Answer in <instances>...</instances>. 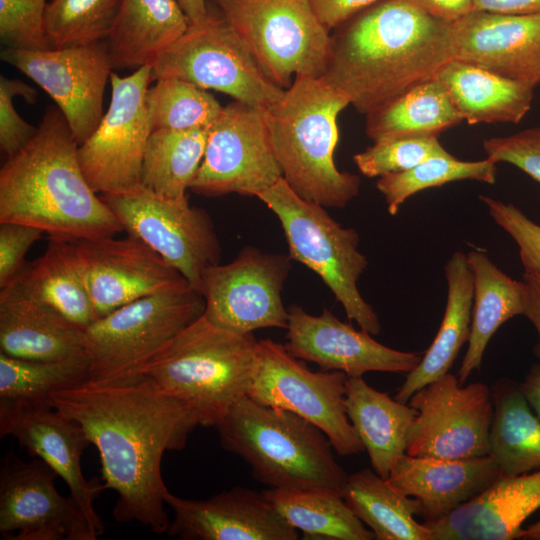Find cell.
<instances>
[{
    "instance_id": "obj_11",
    "label": "cell",
    "mask_w": 540,
    "mask_h": 540,
    "mask_svg": "<svg viewBox=\"0 0 540 540\" xmlns=\"http://www.w3.org/2000/svg\"><path fill=\"white\" fill-rule=\"evenodd\" d=\"M342 371L313 372L272 339L258 341L248 394L257 403L290 411L320 428L340 456L364 451L345 407Z\"/></svg>"
},
{
    "instance_id": "obj_48",
    "label": "cell",
    "mask_w": 540,
    "mask_h": 540,
    "mask_svg": "<svg viewBox=\"0 0 540 540\" xmlns=\"http://www.w3.org/2000/svg\"><path fill=\"white\" fill-rule=\"evenodd\" d=\"M379 0H310L321 23L331 32L360 10Z\"/></svg>"
},
{
    "instance_id": "obj_27",
    "label": "cell",
    "mask_w": 540,
    "mask_h": 540,
    "mask_svg": "<svg viewBox=\"0 0 540 540\" xmlns=\"http://www.w3.org/2000/svg\"><path fill=\"white\" fill-rule=\"evenodd\" d=\"M434 78L445 88L462 119L471 125L520 122L531 107L538 85L458 59L446 62Z\"/></svg>"
},
{
    "instance_id": "obj_37",
    "label": "cell",
    "mask_w": 540,
    "mask_h": 540,
    "mask_svg": "<svg viewBox=\"0 0 540 540\" xmlns=\"http://www.w3.org/2000/svg\"><path fill=\"white\" fill-rule=\"evenodd\" d=\"M208 129L152 131L144 152L141 185L160 196H185L202 162Z\"/></svg>"
},
{
    "instance_id": "obj_53",
    "label": "cell",
    "mask_w": 540,
    "mask_h": 540,
    "mask_svg": "<svg viewBox=\"0 0 540 540\" xmlns=\"http://www.w3.org/2000/svg\"><path fill=\"white\" fill-rule=\"evenodd\" d=\"M186 15L189 24L203 21L209 13L206 0H175Z\"/></svg>"
},
{
    "instance_id": "obj_17",
    "label": "cell",
    "mask_w": 540,
    "mask_h": 540,
    "mask_svg": "<svg viewBox=\"0 0 540 540\" xmlns=\"http://www.w3.org/2000/svg\"><path fill=\"white\" fill-rule=\"evenodd\" d=\"M57 473L40 458L8 451L0 462V535L6 540H96L72 496L56 489Z\"/></svg>"
},
{
    "instance_id": "obj_35",
    "label": "cell",
    "mask_w": 540,
    "mask_h": 540,
    "mask_svg": "<svg viewBox=\"0 0 540 540\" xmlns=\"http://www.w3.org/2000/svg\"><path fill=\"white\" fill-rule=\"evenodd\" d=\"M462 120L445 88L432 78L366 115V134L374 142L395 137L439 136Z\"/></svg>"
},
{
    "instance_id": "obj_29",
    "label": "cell",
    "mask_w": 540,
    "mask_h": 540,
    "mask_svg": "<svg viewBox=\"0 0 540 540\" xmlns=\"http://www.w3.org/2000/svg\"><path fill=\"white\" fill-rule=\"evenodd\" d=\"M447 301L440 328L419 364L407 374L395 399L407 403L427 384L447 374L471 330L474 279L465 253L456 251L445 265Z\"/></svg>"
},
{
    "instance_id": "obj_8",
    "label": "cell",
    "mask_w": 540,
    "mask_h": 540,
    "mask_svg": "<svg viewBox=\"0 0 540 540\" xmlns=\"http://www.w3.org/2000/svg\"><path fill=\"white\" fill-rule=\"evenodd\" d=\"M202 294L186 279L126 304L84 329L89 381L115 384L203 315Z\"/></svg>"
},
{
    "instance_id": "obj_43",
    "label": "cell",
    "mask_w": 540,
    "mask_h": 540,
    "mask_svg": "<svg viewBox=\"0 0 540 540\" xmlns=\"http://www.w3.org/2000/svg\"><path fill=\"white\" fill-rule=\"evenodd\" d=\"M46 0H0V39L6 48L46 51Z\"/></svg>"
},
{
    "instance_id": "obj_49",
    "label": "cell",
    "mask_w": 540,
    "mask_h": 540,
    "mask_svg": "<svg viewBox=\"0 0 540 540\" xmlns=\"http://www.w3.org/2000/svg\"><path fill=\"white\" fill-rule=\"evenodd\" d=\"M433 17L454 22L474 10L475 0H413Z\"/></svg>"
},
{
    "instance_id": "obj_4",
    "label": "cell",
    "mask_w": 540,
    "mask_h": 540,
    "mask_svg": "<svg viewBox=\"0 0 540 540\" xmlns=\"http://www.w3.org/2000/svg\"><path fill=\"white\" fill-rule=\"evenodd\" d=\"M350 104L322 77L298 75L282 97L263 110L282 177L303 199L343 208L359 193V176L338 170L337 117Z\"/></svg>"
},
{
    "instance_id": "obj_45",
    "label": "cell",
    "mask_w": 540,
    "mask_h": 540,
    "mask_svg": "<svg viewBox=\"0 0 540 540\" xmlns=\"http://www.w3.org/2000/svg\"><path fill=\"white\" fill-rule=\"evenodd\" d=\"M37 91L19 79L0 77V148L10 157L21 150L36 134L38 127L27 123L16 112L15 96H22L29 104L37 101Z\"/></svg>"
},
{
    "instance_id": "obj_44",
    "label": "cell",
    "mask_w": 540,
    "mask_h": 540,
    "mask_svg": "<svg viewBox=\"0 0 540 540\" xmlns=\"http://www.w3.org/2000/svg\"><path fill=\"white\" fill-rule=\"evenodd\" d=\"M496 224L516 242L524 274L540 282V225L519 208L489 196H479Z\"/></svg>"
},
{
    "instance_id": "obj_1",
    "label": "cell",
    "mask_w": 540,
    "mask_h": 540,
    "mask_svg": "<svg viewBox=\"0 0 540 540\" xmlns=\"http://www.w3.org/2000/svg\"><path fill=\"white\" fill-rule=\"evenodd\" d=\"M53 406L76 421L101 461L105 489L117 493L113 517L167 533L169 491L162 477L166 451L182 450L200 426L196 411L145 378L116 384L86 382L51 395Z\"/></svg>"
},
{
    "instance_id": "obj_40",
    "label": "cell",
    "mask_w": 540,
    "mask_h": 540,
    "mask_svg": "<svg viewBox=\"0 0 540 540\" xmlns=\"http://www.w3.org/2000/svg\"><path fill=\"white\" fill-rule=\"evenodd\" d=\"M146 104L151 132L210 128L223 108L205 89L177 78L156 80Z\"/></svg>"
},
{
    "instance_id": "obj_38",
    "label": "cell",
    "mask_w": 540,
    "mask_h": 540,
    "mask_svg": "<svg viewBox=\"0 0 540 540\" xmlns=\"http://www.w3.org/2000/svg\"><path fill=\"white\" fill-rule=\"evenodd\" d=\"M87 355L60 360H30L0 352V399L52 405L51 395L89 381Z\"/></svg>"
},
{
    "instance_id": "obj_26",
    "label": "cell",
    "mask_w": 540,
    "mask_h": 540,
    "mask_svg": "<svg viewBox=\"0 0 540 540\" xmlns=\"http://www.w3.org/2000/svg\"><path fill=\"white\" fill-rule=\"evenodd\" d=\"M0 352L45 361L86 355L84 329L42 302L1 290Z\"/></svg>"
},
{
    "instance_id": "obj_28",
    "label": "cell",
    "mask_w": 540,
    "mask_h": 540,
    "mask_svg": "<svg viewBox=\"0 0 540 540\" xmlns=\"http://www.w3.org/2000/svg\"><path fill=\"white\" fill-rule=\"evenodd\" d=\"M345 407L372 469L388 479L397 461L406 453L408 432L417 410L374 389L362 377H348Z\"/></svg>"
},
{
    "instance_id": "obj_2",
    "label": "cell",
    "mask_w": 540,
    "mask_h": 540,
    "mask_svg": "<svg viewBox=\"0 0 540 540\" xmlns=\"http://www.w3.org/2000/svg\"><path fill=\"white\" fill-rule=\"evenodd\" d=\"M332 31L322 78L365 116L434 78L453 58L451 22L413 0H379Z\"/></svg>"
},
{
    "instance_id": "obj_7",
    "label": "cell",
    "mask_w": 540,
    "mask_h": 540,
    "mask_svg": "<svg viewBox=\"0 0 540 540\" xmlns=\"http://www.w3.org/2000/svg\"><path fill=\"white\" fill-rule=\"evenodd\" d=\"M256 197L278 218L291 260L304 264L322 279L350 321L378 335V315L357 284L368 265L358 249V232L339 224L325 207L300 197L283 177Z\"/></svg>"
},
{
    "instance_id": "obj_46",
    "label": "cell",
    "mask_w": 540,
    "mask_h": 540,
    "mask_svg": "<svg viewBox=\"0 0 540 540\" xmlns=\"http://www.w3.org/2000/svg\"><path fill=\"white\" fill-rule=\"evenodd\" d=\"M483 148L494 163H510L540 182V128L486 139Z\"/></svg>"
},
{
    "instance_id": "obj_52",
    "label": "cell",
    "mask_w": 540,
    "mask_h": 540,
    "mask_svg": "<svg viewBox=\"0 0 540 540\" xmlns=\"http://www.w3.org/2000/svg\"><path fill=\"white\" fill-rule=\"evenodd\" d=\"M527 402L540 420V364H534L519 384Z\"/></svg>"
},
{
    "instance_id": "obj_20",
    "label": "cell",
    "mask_w": 540,
    "mask_h": 540,
    "mask_svg": "<svg viewBox=\"0 0 540 540\" xmlns=\"http://www.w3.org/2000/svg\"><path fill=\"white\" fill-rule=\"evenodd\" d=\"M0 436L14 437L31 457L51 467L66 483L96 534L104 533L94 501L105 487L100 478L87 480L83 475L81 456L90 442L76 421L52 405L0 399Z\"/></svg>"
},
{
    "instance_id": "obj_6",
    "label": "cell",
    "mask_w": 540,
    "mask_h": 540,
    "mask_svg": "<svg viewBox=\"0 0 540 540\" xmlns=\"http://www.w3.org/2000/svg\"><path fill=\"white\" fill-rule=\"evenodd\" d=\"M216 428L223 448L244 459L254 478L269 488L341 493L347 480L327 435L290 411L244 396Z\"/></svg>"
},
{
    "instance_id": "obj_54",
    "label": "cell",
    "mask_w": 540,
    "mask_h": 540,
    "mask_svg": "<svg viewBox=\"0 0 540 540\" xmlns=\"http://www.w3.org/2000/svg\"><path fill=\"white\" fill-rule=\"evenodd\" d=\"M519 539L540 540V520L525 529L523 528Z\"/></svg>"
},
{
    "instance_id": "obj_23",
    "label": "cell",
    "mask_w": 540,
    "mask_h": 540,
    "mask_svg": "<svg viewBox=\"0 0 540 540\" xmlns=\"http://www.w3.org/2000/svg\"><path fill=\"white\" fill-rule=\"evenodd\" d=\"M452 59L503 76L540 82V12L524 15L474 10L451 22Z\"/></svg>"
},
{
    "instance_id": "obj_3",
    "label": "cell",
    "mask_w": 540,
    "mask_h": 540,
    "mask_svg": "<svg viewBox=\"0 0 540 540\" xmlns=\"http://www.w3.org/2000/svg\"><path fill=\"white\" fill-rule=\"evenodd\" d=\"M39 228L64 241L114 236L118 219L88 183L61 110L48 107L33 138L0 170V223Z\"/></svg>"
},
{
    "instance_id": "obj_31",
    "label": "cell",
    "mask_w": 540,
    "mask_h": 540,
    "mask_svg": "<svg viewBox=\"0 0 540 540\" xmlns=\"http://www.w3.org/2000/svg\"><path fill=\"white\" fill-rule=\"evenodd\" d=\"M473 273L474 295L468 347L458 371L460 384L479 371L486 347L498 328L507 320L523 315L526 284L501 271L482 249L467 254Z\"/></svg>"
},
{
    "instance_id": "obj_22",
    "label": "cell",
    "mask_w": 540,
    "mask_h": 540,
    "mask_svg": "<svg viewBox=\"0 0 540 540\" xmlns=\"http://www.w3.org/2000/svg\"><path fill=\"white\" fill-rule=\"evenodd\" d=\"M173 511L167 534L181 540H296L298 531L269 504L262 492L235 486L204 500L167 492Z\"/></svg>"
},
{
    "instance_id": "obj_12",
    "label": "cell",
    "mask_w": 540,
    "mask_h": 540,
    "mask_svg": "<svg viewBox=\"0 0 540 540\" xmlns=\"http://www.w3.org/2000/svg\"><path fill=\"white\" fill-rule=\"evenodd\" d=\"M124 231L157 253L200 292L204 271L220 263L212 220L187 196H160L143 185L100 196Z\"/></svg>"
},
{
    "instance_id": "obj_21",
    "label": "cell",
    "mask_w": 540,
    "mask_h": 540,
    "mask_svg": "<svg viewBox=\"0 0 540 540\" xmlns=\"http://www.w3.org/2000/svg\"><path fill=\"white\" fill-rule=\"evenodd\" d=\"M287 309L285 349L323 371H342L348 377H362L370 371L408 374L423 357L421 352L399 351L379 343L368 332L340 321L327 308L318 316L295 304Z\"/></svg>"
},
{
    "instance_id": "obj_41",
    "label": "cell",
    "mask_w": 540,
    "mask_h": 540,
    "mask_svg": "<svg viewBox=\"0 0 540 540\" xmlns=\"http://www.w3.org/2000/svg\"><path fill=\"white\" fill-rule=\"evenodd\" d=\"M122 0H51L45 25L51 49L89 45L110 36Z\"/></svg>"
},
{
    "instance_id": "obj_25",
    "label": "cell",
    "mask_w": 540,
    "mask_h": 540,
    "mask_svg": "<svg viewBox=\"0 0 540 540\" xmlns=\"http://www.w3.org/2000/svg\"><path fill=\"white\" fill-rule=\"evenodd\" d=\"M501 475L489 454L444 459L405 453L386 480L394 489L417 501L424 522H434L478 495Z\"/></svg>"
},
{
    "instance_id": "obj_30",
    "label": "cell",
    "mask_w": 540,
    "mask_h": 540,
    "mask_svg": "<svg viewBox=\"0 0 540 540\" xmlns=\"http://www.w3.org/2000/svg\"><path fill=\"white\" fill-rule=\"evenodd\" d=\"M175 0H122L106 40L113 69H138L157 57L188 28Z\"/></svg>"
},
{
    "instance_id": "obj_9",
    "label": "cell",
    "mask_w": 540,
    "mask_h": 540,
    "mask_svg": "<svg viewBox=\"0 0 540 540\" xmlns=\"http://www.w3.org/2000/svg\"><path fill=\"white\" fill-rule=\"evenodd\" d=\"M265 75L287 89L298 75L323 77L331 32L310 0H213Z\"/></svg>"
},
{
    "instance_id": "obj_51",
    "label": "cell",
    "mask_w": 540,
    "mask_h": 540,
    "mask_svg": "<svg viewBox=\"0 0 540 540\" xmlns=\"http://www.w3.org/2000/svg\"><path fill=\"white\" fill-rule=\"evenodd\" d=\"M526 284V300L523 315L534 325L540 338V282L523 275ZM535 354L540 360V341L535 347Z\"/></svg>"
},
{
    "instance_id": "obj_47",
    "label": "cell",
    "mask_w": 540,
    "mask_h": 540,
    "mask_svg": "<svg viewBox=\"0 0 540 540\" xmlns=\"http://www.w3.org/2000/svg\"><path fill=\"white\" fill-rule=\"evenodd\" d=\"M44 232L14 222L0 223V288H4L25 266L24 257Z\"/></svg>"
},
{
    "instance_id": "obj_16",
    "label": "cell",
    "mask_w": 540,
    "mask_h": 540,
    "mask_svg": "<svg viewBox=\"0 0 540 540\" xmlns=\"http://www.w3.org/2000/svg\"><path fill=\"white\" fill-rule=\"evenodd\" d=\"M408 404L417 415L408 432L407 455L464 459L489 454L493 400L484 383L463 386L448 372L416 391Z\"/></svg>"
},
{
    "instance_id": "obj_34",
    "label": "cell",
    "mask_w": 540,
    "mask_h": 540,
    "mask_svg": "<svg viewBox=\"0 0 540 540\" xmlns=\"http://www.w3.org/2000/svg\"><path fill=\"white\" fill-rule=\"evenodd\" d=\"M341 496L354 515L374 533L376 540H429L430 530L415 519V499L394 489L373 469L349 474Z\"/></svg>"
},
{
    "instance_id": "obj_24",
    "label": "cell",
    "mask_w": 540,
    "mask_h": 540,
    "mask_svg": "<svg viewBox=\"0 0 540 540\" xmlns=\"http://www.w3.org/2000/svg\"><path fill=\"white\" fill-rule=\"evenodd\" d=\"M540 508V470L501 475L478 495L434 522L429 540L519 539L524 521Z\"/></svg>"
},
{
    "instance_id": "obj_50",
    "label": "cell",
    "mask_w": 540,
    "mask_h": 540,
    "mask_svg": "<svg viewBox=\"0 0 540 540\" xmlns=\"http://www.w3.org/2000/svg\"><path fill=\"white\" fill-rule=\"evenodd\" d=\"M474 10L512 15L533 14L540 12V0H475Z\"/></svg>"
},
{
    "instance_id": "obj_5",
    "label": "cell",
    "mask_w": 540,
    "mask_h": 540,
    "mask_svg": "<svg viewBox=\"0 0 540 540\" xmlns=\"http://www.w3.org/2000/svg\"><path fill=\"white\" fill-rule=\"evenodd\" d=\"M257 345L252 333L231 332L202 315L118 383L148 379L191 406L200 426L216 427L247 396Z\"/></svg>"
},
{
    "instance_id": "obj_18",
    "label": "cell",
    "mask_w": 540,
    "mask_h": 540,
    "mask_svg": "<svg viewBox=\"0 0 540 540\" xmlns=\"http://www.w3.org/2000/svg\"><path fill=\"white\" fill-rule=\"evenodd\" d=\"M1 60L24 73L57 104L81 145L103 118V95L113 69L106 41L46 51L5 48Z\"/></svg>"
},
{
    "instance_id": "obj_13",
    "label": "cell",
    "mask_w": 540,
    "mask_h": 540,
    "mask_svg": "<svg viewBox=\"0 0 540 540\" xmlns=\"http://www.w3.org/2000/svg\"><path fill=\"white\" fill-rule=\"evenodd\" d=\"M291 269L289 255L244 247L227 264L208 267L201 279L204 317L237 334L287 329L289 312L281 293Z\"/></svg>"
},
{
    "instance_id": "obj_10",
    "label": "cell",
    "mask_w": 540,
    "mask_h": 540,
    "mask_svg": "<svg viewBox=\"0 0 540 540\" xmlns=\"http://www.w3.org/2000/svg\"><path fill=\"white\" fill-rule=\"evenodd\" d=\"M177 78L266 110L285 89L272 82L230 24L209 7L208 16L167 47L152 64L151 80Z\"/></svg>"
},
{
    "instance_id": "obj_15",
    "label": "cell",
    "mask_w": 540,
    "mask_h": 540,
    "mask_svg": "<svg viewBox=\"0 0 540 540\" xmlns=\"http://www.w3.org/2000/svg\"><path fill=\"white\" fill-rule=\"evenodd\" d=\"M282 178L262 109L234 101L210 126L193 192L257 196Z\"/></svg>"
},
{
    "instance_id": "obj_19",
    "label": "cell",
    "mask_w": 540,
    "mask_h": 540,
    "mask_svg": "<svg viewBox=\"0 0 540 540\" xmlns=\"http://www.w3.org/2000/svg\"><path fill=\"white\" fill-rule=\"evenodd\" d=\"M98 318L183 279L140 240L113 236L68 241Z\"/></svg>"
},
{
    "instance_id": "obj_33",
    "label": "cell",
    "mask_w": 540,
    "mask_h": 540,
    "mask_svg": "<svg viewBox=\"0 0 540 540\" xmlns=\"http://www.w3.org/2000/svg\"><path fill=\"white\" fill-rule=\"evenodd\" d=\"M493 417L489 455L503 475H521L540 470V420L519 384L508 378L491 388Z\"/></svg>"
},
{
    "instance_id": "obj_32",
    "label": "cell",
    "mask_w": 540,
    "mask_h": 540,
    "mask_svg": "<svg viewBox=\"0 0 540 540\" xmlns=\"http://www.w3.org/2000/svg\"><path fill=\"white\" fill-rule=\"evenodd\" d=\"M1 290L42 302L82 329L98 319L68 241L50 238L43 255Z\"/></svg>"
},
{
    "instance_id": "obj_14",
    "label": "cell",
    "mask_w": 540,
    "mask_h": 540,
    "mask_svg": "<svg viewBox=\"0 0 540 540\" xmlns=\"http://www.w3.org/2000/svg\"><path fill=\"white\" fill-rule=\"evenodd\" d=\"M152 65L126 77L110 74L111 102L91 134L78 146L82 171L97 193H117L141 185L144 152L151 134L146 93Z\"/></svg>"
},
{
    "instance_id": "obj_42",
    "label": "cell",
    "mask_w": 540,
    "mask_h": 540,
    "mask_svg": "<svg viewBox=\"0 0 540 540\" xmlns=\"http://www.w3.org/2000/svg\"><path fill=\"white\" fill-rule=\"evenodd\" d=\"M449 154L438 136H409L376 141L355 154L353 160L363 175L372 178L405 171L429 158Z\"/></svg>"
},
{
    "instance_id": "obj_36",
    "label": "cell",
    "mask_w": 540,
    "mask_h": 540,
    "mask_svg": "<svg viewBox=\"0 0 540 540\" xmlns=\"http://www.w3.org/2000/svg\"><path fill=\"white\" fill-rule=\"evenodd\" d=\"M269 504L306 539L373 540L374 533L347 506L341 493L331 489L268 488Z\"/></svg>"
},
{
    "instance_id": "obj_39",
    "label": "cell",
    "mask_w": 540,
    "mask_h": 540,
    "mask_svg": "<svg viewBox=\"0 0 540 540\" xmlns=\"http://www.w3.org/2000/svg\"><path fill=\"white\" fill-rule=\"evenodd\" d=\"M496 173V163L488 158L461 161L449 154L429 158L405 171L381 176L376 187L385 198L389 214L396 215L410 196L422 190L461 180L494 184Z\"/></svg>"
}]
</instances>
